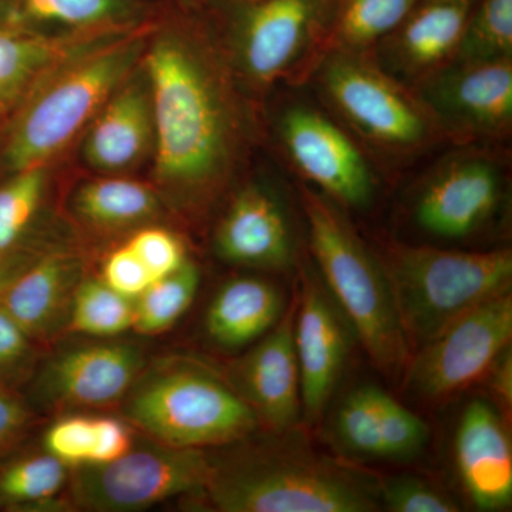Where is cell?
I'll use <instances>...</instances> for the list:
<instances>
[{
    "mask_svg": "<svg viewBox=\"0 0 512 512\" xmlns=\"http://www.w3.org/2000/svg\"><path fill=\"white\" fill-rule=\"evenodd\" d=\"M16 18L73 32H121L136 18V0H13Z\"/></svg>",
    "mask_w": 512,
    "mask_h": 512,
    "instance_id": "obj_27",
    "label": "cell"
},
{
    "mask_svg": "<svg viewBox=\"0 0 512 512\" xmlns=\"http://www.w3.org/2000/svg\"><path fill=\"white\" fill-rule=\"evenodd\" d=\"M348 320L311 272L301 279L293 318V340L301 375L302 416L315 423L332 399L350 350Z\"/></svg>",
    "mask_w": 512,
    "mask_h": 512,
    "instance_id": "obj_14",
    "label": "cell"
},
{
    "mask_svg": "<svg viewBox=\"0 0 512 512\" xmlns=\"http://www.w3.org/2000/svg\"><path fill=\"white\" fill-rule=\"evenodd\" d=\"M2 2H3V0H0V3H2Z\"/></svg>",
    "mask_w": 512,
    "mask_h": 512,
    "instance_id": "obj_41",
    "label": "cell"
},
{
    "mask_svg": "<svg viewBox=\"0 0 512 512\" xmlns=\"http://www.w3.org/2000/svg\"><path fill=\"white\" fill-rule=\"evenodd\" d=\"M512 57V0H478L453 62Z\"/></svg>",
    "mask_w": 512,
    "mask_h": 512,
    "instance_id": "obj_30",
    "label": "cell"
},
{
    "mask_svg": "<svg viewBox=\"0 0 512 512\" xmlns=\"http://www.w3.org/2000/svg\"><path fill=\"white\" fill-rule=\"evenodd\" d=\"M153 148V101L141 64L90 121L83 156L94 170L117 173L140 163Z\"/></svg>",
    "mask_w": 512,
    "mask_h": 512,
    "instance_id": "obj_21",
    "label": "cell"
},
{
    "mask_svg": "<svg viewBox=\"0 0 512 512\" xmlns=\"http://www.w3.org/2000/svg\"><path fill=\"white\" fill-rule=\"evenodd\" d=\"M477 2L417 0L399 28L377 43V63L400 82L416 86L453 62Z\"/></svg>",
    "mask_w": 512,
    "mask_h": 512,
    "instance_id": "obj_16",
    "label": "cell"
},
{
    "mask_svg": "<svg viewBox=\"0 0 512 512\" xmlns=\"http://www.w3.org/2000/svg\"><path fill=\"white\" fill-rule=\"evenodd\" d=\"M278 134L293 167L339 207L363 210L372 204L376 181L369 163L325 114L293 104L281 114Z\"/></svg>",
    "mask_w": 512,
    "mask_h": 512,
    "instance_id": "obj_12",
    "label": "cell"
},
{
    "mask_svg": "<svg viewBox=\"0 0 512 512\" xmlns=\"http://www.w3.org/2000/svg\"><path fill=\"white\" fill-rule=\"evenodd\" d=\"M380 503L392 512H457L460 505L451 495L429 481L413 476L380 481Z\"/></svg>",
    "mask_w": 512,
    "mask_h": 512,
    "instance_id": "obj_33",
    "label": "cell"
},
{
    "mask_svg": "<svg viewBox=\"0 0 512 512\" xmlns=\"http://www.w3.org/2000/svg\"><path fill=\"white\" fill-rule=\"evenodd\" d=\"M214 245L229 264L276 272L295 265L288 215L278 198L261 185H248L235 195L215 229Z\"/></svg>",
    "mask_w": 512,
    "mask_h": 512,
    "instance_id": "obj_17",
    "label": "cell"
},
{
    "mask_svg": "<svg viewBox=\"0 0 512 512\" xmlns=\"http://www.w3.org/2000/svg\"><path fill=\"white\" fill-rule=\"evenodd\" d=\"M284 316V296L271 282L235 278L212 299L205 328L222 349H241L265 336Z\"/></svg>",
    "mask_w": 512,
    "mask_h": 512,
    "instance_id": "obj_24",
    "label": "cell"
},
{
    "mask_svg": "<svg viewBox=\"0 0 512 512\" xmlns=\"http://www.w3.org/2000/svg\"><path fill=\"white\" fill-rule=\"evenodd\" d=\"M330 436L345 456L406 461L430 441L429 424L375 384L356 387L340 402Z\"/></svg>",
    "mask_w": 512,
    "mask_h": 512,
    "instance_id": "obj_15",
    "label": "cell"
},
{
    "mask_svg": "<svg viewBox=\"0 0 512 512\" xmlns=\"http://www.w3.org/2000/svg\"><path fill=\"white\" fill-rule=\"evenodd\" d=\"M454 457L474 507L500 511L512 501V448L503 417L487 400L467 404L458 421Z\"/></svg>",
    "mask_w": 512,
    "mask_h": 512,
    "instance_id": "obj_19",
    "label": "cell"
},
{
    "mask_svg": "<svg viewBox=\"0 0 512 512\" xmlns=\"http://www.w3.org/2000/svg\"><path fill=\"white\" fill-rule=\"evenodd\" d=\"M295 308L286 312L239 363L238 390L259 424L272 433L293 430L302 416L301 375L293 340Z\"/></svg>",
    "mask_w": 512,
    "mask_h": 512,
    "instance_id": "obj_18",
    "label": "cell"
},
{
    "mask_svg": "<svg viewBox=\"0 0 512 512\" xmlns=\"http://www.w3.org/2000/svg\"><path fill=\"white\" fill-rule=\"evenodd\" d=\"M127 343L82 346L57 356L43 370L40 393L59 406H107L126 396L143 367Z\"/></svg>",
    "mask_w": 512,
    "mask_h": 512,
    "instance_id": "obj_20",
    "label": "cell"
},
{
    "mask_svg": "<svg viewBox=\"0 0 512 512\" xmlns=\"http://www.w3.org/2000/svg\"><path fill=\"white\" fill-rule=\"evenodd\" d=\"M512 336L511 291L464 313L407 363V390L427 402H440L487 375Z\"/></svg>",
    "mask_w": 512,
    "mask_h": 512,
    "instance_id": "obj_10",
    "label": "cell"
},
{
    "mask_svg": "<svg viewBox=\"0 0 512 512\" xmlns=\"http://www.w3.org/2000/svg\"><path fill=\"white\" fill-rule=\"evenodd\" d=\"M156 175L184 200L202 202L234 168L242 121L224 67L197 36L165 32L146 47Z\"/></svg>",
    "mask_w": 512,
    "mask_h": 512,
    "instance_id": "obj_1",
    "label": "cell"
},
{
    "mask_svg": "<svg viewBox=\"0 0 512 512\" xmlns=\"http://www.w3.org/2000/svg\"><path fill=\"white\" fill-rule=\"evenodd\" d=\"M313 73L336 113L380 150L414 153L441 133L413 87L387 73L369 52L330 50Z\"/></svg>",
    "mask_w": 512,
    "mask_h": 512,
    "instance_id": "obj_7",
    "label": "cell"
},
{
    "mask_svg": "<svg viewBox=\"0 0 512 512\" xmlns=\"http://www.w3.org/2000/svg\"><path fill=\"white\" fill-rule=\"evenodd\" d=\"M301 200L323 285L379 372L402 375L412 350L379 258L335 201L308 187L301 188Z\"/></svg>",
    "mask_w": 512,
    "mask_h": 512,
    "instance_id": "obj_4",
    "label": "cell"
},
{
    "mask_svg": "<svg viewBox=\"0 0 512 512\" xmlns=\"http://www.w3.org/2000/svg\"><path fill=\"white\" fill-rule=\"evenodd\" d=\"M417 0H339L326 52H369L412 12ZM325 56V55H323Z\"/></svg>",
    "mask_w": 512,
    "mask_h": 512,
    "instance_id": "obj_26",
    "label": "cell"
},
{
    "mask_svg": "<svg viewBox=\"0 0 512 512\" xmlns=\"http://www.w3.org/2000/svg\"><path fill=\"white\" fill-rule=\"evenodd\" d=\"M66 468L49 453L10 464L0 474V503L29 505L52 500L66 483Z\"/></svg>",
    "mask_w": 512,
    "mask_h": 512,
    "instance_id": "obj_31",
    "label": "cell"
},
{
    "mask_svg": "<svg viewBox=\"0 0 512 512\" xmlns=\"http://www.w3.org/2000/svg\"><path fill=\"white\" fill-rule=\"evenodd\" d=\"M46 187L45 165L16 171L0 187V261L29 227Z\"/></svg>",
    "mask_w": 512,
    "mask_h": 512,
    "instance_id": "obj_32",
    "label": "cell"
},
{
    "mask_svg": "<svg viewBox=\"0 0 512 512\" xmlns=\"http://www.w3.org/2000/svg\"><path fill=\"white\" fill-rule=\"evenodd\" d=\"M441 133L505 137L512 126V57L451 62L413 87Z\"/></svg>",
    "mask_w": 512,
    "mask_h": 512,
    "instance_id": "obj_11",
    "label": "cell"
},
{
    "mask_svg": "<svg viewBox=\"0 0 512 512\" xmlns=\"http://www.w3.org/2000/svg\"><path fill=\"white\" fill-rule=\"evenodd\" d=\"M488 383L498 402L510 409L512 404V353L511 345L498 355L488 370Z\"/></svg>",
    "mask_w": 512,
    "mask_h": 512,
    "instance_id": "obj_40",
    "label": "cell"
},
{
    "mask_svg": "<svg viewBox=\"0 0 512 512\" xmlns=\"http://www.w3.org/2000/svg\"><path fill=\"white\" fill-rule=\"evenodd\" d=\"M73 208L93 227L119 229L156 217L160 201L150 187L138 181L104 177L84 183L74 194Z\"/></svg>",
    "mask_w": 512,
    "mask_h": 512,
    "instance_id": "obj_25",
    "label": "cell"
},
{
    "mask_svg": "<svg viewBox=\"0 0 512 512\" xmlns=\"http://www.w3.org/2000/svg\"><path fill=\"white\" fill-rule=\"evenodd\" d=\"M282 443L214 466L207 491L224 512H370L379 510V483L323 456L285 431Z\"/></svg>",
    "mask_w": 512,
    "mask_h": 512,
    "instance_id": "obj_2",
    "label": "cell"
},
{
    "mask_svg": "<svg viewBox=\"0 0 512 512\" xmlns=\"http://www.w3.org/2000/svg\"><path fill=\"white\" fill-rule=\"evenodd\" d=\"M504 195L500 165L484 154L447 158L426 178L414 201V221L447 241L473 237L497 214Z\"/></svg>",
    "mask_w": 512,
    "mask_h": 512,
    "instance_id": "obj_13",
    "label": "cell"
},
{
    "mask_svg": "<svg viewBox=\"0 0 512 512\" xmlns=\"http://www.w3.org/2000/svg\"><path fill=\"white\" fill-rule=\"evenodd\" d=\"M200 282V269L188 259L173 274L154 281L134 301L136 318L133 329L151 336L173 328L194 302Z\"/></svg>",
    "mask_w": 512,
    "mask_h": 512,
    "instance_id": "obj_28",
    "label": "cell"
},
{
    "mask_svg": "<svg viewBox=\"0 0 512 512\" xmlns=\"http://www.w3.org/2000/svg\"><path fill=\"white\" fill-rule=\"evenodd\" d=\"M328 0H248L232 28L239 72L258 89L315 72L326 52Z\"/></svg>",
    "mask_w": 512,
    "mask_h": 512,
    "instance_id": "obj_8",
    "label": "cell"
},
{
    "mask_svg": "<svg viewBox=\"0 0 512 512\" xmlns=\"http://www.w3.org/2000/svg\"><path fill=\"white\" fill-rule=\"evenodd\" d=\"M67 318L74 332L110 338L133 329L136 302L103 281L90 279L74 289Z\"/></svg>",
    "mask_w": 512,
    "mask_h": 512,
    "instance_id": "obj_29",
    "label": "cell"
},
{
    "mask_svg": "<svg viewBox=\"0 0 512 512\" xmlns=\"http://www.w3.org/2000/svg\"><path fill=\"white\" fill-rule=\"evenodd\" d=\"M30 340L28 333L0 303V379L12 375L26 363L32 348Z\"/></svg>",
    "mask_w": 512,
    "mask_h": 512,
    "instance_id": "obj_38",
    "label": "cell"
},
{
    "mask_svg": "<svg viewBox=\"0 0 512 512\" xmlns=\"http://www.w3.org/2000/svg\"><path fill=\"white\" fill-rule=\"evenodd\" d=\"M29 419L25 404L0 384V456L20 440Z\"/></svg>",
    "mask_w": 512,
    "mask_h": 512,
    "instance_id": "obj_39",
    "label": "cell"
},
{
    "mask_svg": "<svg viewBox=\"0 0 512 512\" xmlns=\"http://www.w3.org/2000/svg\"><path fill=\"white\" fill-rule=\"evenodd\" d=\"M101 281L114 291L136 301L153 284L154 279L133 249L126 244L107 256Z\"/></svg>",
    "mask_w": 512,
    "mask_h": 512,
    "instance_id": "obj_36",
    "label": "cell"
},
{
    "mask_svg": "<svg viewBox=\"0 0 512 512\" xmlns=\"http://www.w3.org/2000/svg\"><path fill=\"white\" fill-rule=\"evenodd\" d=\"M214 464L201 450L156 446L131 448L119 460L77 467L73 494L93 511H140L180 495L205 491Z\"/></svg>",
    "mask_w": 512,
    "mask_h": 512,
    "instance_id": "obj_9",
    "label": "cell"
},
{
    "mask_svg": "<svg viewBox=\"0 0 512 512\" xmlns=\"http://www.w3.org/2000/svg\"><path fill=\"white\" fill-rule=\"evenodd\" d=\"M126 414L157 443L195 450L245 439L259 426L237 390L184 366L158 370L137 383Z\"/></svg>",
    "mask_w": 512,
    "mask_h": 512,
    "instance_id": "obj_6",
    "label": "cell"
},
{
    "mask_svg": "<svg viewBox=\"0 0 512 512\" xmlns=\"http://www.w3.org/2000/svg\"><path fill=\"white\" fill-rule=\"evenodd\" d=\"M79 276L72 256H46L0 291V303L30 339L47 338L69 316Z\"/></svg>",
    "mask_w": 512,
    "mask_h": 512,
    "instance_id": "obj_22",
    "label": "cell"
},
{
    "mask_svg": "<svg viewBox=\"0 0 512 512\" xmlns=\"http://www.w3.org/2000/svg\"><path fill=\"white\" fill-rule=\"evenodd\" d=\"M154 281L173 274L187 262L183 242L163 228H144L127 242Z\"/></svg>",
    "mask_w": 512,
    "mask_h": 512,
    "instance_id": "obj_35",
    "label": "cell"
},
{
    "mask_svg": "<svg viewBox=\"0 0 512 512\" xmlns=\"http://www.w3.org/2000/svg\"><path fill=\"white\" fill-rule=\"evenodd\" d=\"M146 40L117 33L67 57L22 101L5 161L13 173L45 165L89 126L107 99L140 66Z\"/></svg>",
    "mask_w": 512,
    "mask_h": 512,
    "instance_id": "obj_3",
    "label": "cell"
},
{
    "mask_svg": "<svg viewBox=\"0 0 512 512\" xmlns=\"http://www.w3.org/2000/svg\"><path fill=\"white\" fill-rule=\"evenodd\" d=\"M377 258L410 350L423 348L464 313L511 291L510 249L458 251L390 242Z\"/></svg>",
    "mask_w": 512,
    "mask_h": 512,
    "instance_id": "obj_5",
    "label": "cell"
},
{
    "mask_svg": "<svg viewBox=\"0 0 512 512\" xmlns=\"http://www.w3.org/2000/svg\"><path fill=\"white\" fill-rule=\"evenodd\" d=\"M130 450V430L123 421L113 417L94 419V444L89 466H100L119 460Z\"/></svg>",
    "mask_w": 512,
    "mask_h": 512,
    "instance_id": "obj_37",
    "label": "cell"
},
{
    "mask_svg": "<svg viewBox=\"0 0 512 512\" xmlns=\"http://www.w3.org/2000/svg\"><path fill=\"white\" fill-rule=\"evenodd\" d=\"M117 33L121 32L50 36L18 28H0V113L25 100L67 57Z\"/></svg>",
    "mask_w": 512,
    "mask_h": 512,
    "instance_id": "obj_23",
    "label": "cell"
},
{
    "mask_svg": "<svg viewBox=\"0 0 512 512\" xmlns=\"http://www.w3.org/2000/svg\"><path fill=\"white\" fill-rule=\"evenodd\" d=\"M45 448L64 466H89L94 444V419L72 416L56 421L45 434Z\"/></svg>",
    "mask_w": 512,
    "mask_h": 512,
    "instance_id": "obj_34",
    "label": "cell"
}]
</instances>
